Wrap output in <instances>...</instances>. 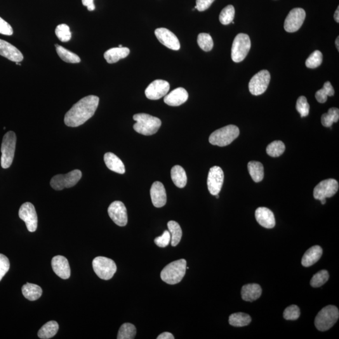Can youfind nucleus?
<instances>
[{
  "mask_svg": "<svg viewBox=\"0 0 339 339\" xmlns=\"http://www.w3.org/2000/svg\"><path fill=\"white\" fill-rule=\"evenodd\" d=\"M99 102L100 98L96 96H88L81 99L66 113L64 117L66 125L77 127L85 123L94 116Z\"/></svg>",
  "mask_w": 339,
  "mask_h": 339,
  "instance_id": "nucleus-1",
  "label": "nucleus"
},
{
  "mask_svg": "<svg viewBox=\"0 0 339 339\" xmlns=\"http://www.w3.org/2000/svg\"><path fill=\"white\" fill-rule=\"evenodd\" d=\"M136 123L133 128L141 135L150 136L154 135L162 125V121L157 117L151 116L145 113H139L133 116Z\"/></svg>",
  "mask_w": 339,
  "mask_h": 339,
  "instance_id": "nucleus-2",
  "label": "nucleus"
},
{
  "mask_svg": "<svg viewBox=\"0 0 339 339\" xmlns=\"http://www.w3.org/2000/svg\"><path fill=\"white\" fill-rule=\"evenodd\" d=\"M187 268V261L183 259L173 261L165 267L161 272V279L169 284H175L182 281Z\"/></svg>",
  "mask_w": 339,
  "mask_h": 339,
  "instance_id": "nucleus-3",
  "label": "nucleus"
},
{
  "mask_svg": "<svg viewBox=\"0 0 339 339\" xmlns=\"http://www.w3.org/2000/svg\"><path fill=\"white\" fill-rule=\"evenodd\" d=\"M239 135L238 127L230 124L213 132L209 141L212 145L226 147L230 145Z\"/></svg>",
  "mask_w": 339,
  "mask_h": 339,
  "instance_id": "nucleus-4",
  "label": "nucleus"
},
{
  "mask_svg": "<svg viewBox=\"0 0 339 339\" xmlns=\"http://www.w3.org/2000/svg\"><path fill=\"white\" fill-rule=\"evenodd\" d=\"M339 312L336 306L328 305L320 311L315 319V326L320 331H328L338 321Z\"/></svg>",
  "mask_w": 339,
  "mask_h": 339,
  "instance_id": "nucleus-5",
  "label": "nucleus"
},
{
  "mask_svg": "<svg viewBox=\"0 0 339 339\" xmlns=\"http://www.w3.org/2000/svg\"><path fill=\"white\" fill-rule=\"evenodd\" d=\"M16 143V136L13 131H8L3 136L1 147L2 168L8 169L12 164L15 156Z\"/></svg>",
  "mask_w": 339,
  "mask_h": 339,
  "instance_id": "nucleus-6",
  "label": "nucleus"
},
{
  "mask_svg": "<svg viewBox=\"0 0 339 339\" xmlns=\"http://www.w3.org/2000/svg\"><path fill=\"white\" fill-rule=\"evenodd\" d=\"M250 38L248 35L239 34L233 41L231 49V58L234 62L239 63L243 60L248 55L251 49Z\"/></svg>",
  "mask_w": 339,
  "mask_h": 339,
  "instance_id": "nucleus-7",
  "label": "nucleus"
},
{
  "mask_svg": "<svg viewBox=\"0 0 339 339\" xmlns=\"http://www.w3.org/2000/svg\"><path fill=\"white\" fill-rule=\"evenodd\" d=\"M93 267L98 277L105 280L112 279L117 270L114 261L103 256H98L94 259Z\"/></svg>",
  "mask_w": 339,
  "mask_h": 339,
  "instance_id": "nucleus-8",
  "label": "nucleus"
},
{
  "mask_svg": "<svg viewBox=\"0 0 339 339\" xmlns=\"http://www.w3.org/2000/svg\"><path fill=\"white\" fill-rule=\"evenodd\" d=\"M82 177L79 170H74L67 174H58L53 176L51 180V186L56 190H62L65 188L74 187Z\"/></svg>",
  "mask_w": 339,
  "mask_h": 339,
  "instance_id": "nucleus-9",
  "label": "nucleus"
},
{
  "mask_svg": "<svg viewBox=\"0 0 339 339\" xmlns=\"http://www.w3.org/2000/svg\"><path fill=\"white\" fill-rule=\"evenodd\" d=\"M271 75L267 70H261L254 75L249 83V89L251 94L259 96L265 93L270 84Z\"/></svg>",
  "mask_w": 339,
  "mask_h": 339,
  "instance_id": "nucleus-10",
  "label": "nucleus"
},
{
  "mask_svg": "<svg viewBox=\"0 0 339 339\" xmlns=\"http://www.w3.org/2000/svg\"><path fill=\"white\" fill-rule=\"evenodd\" d=\"M339 183L333 178L327 179L320 182L315 187L314 197L315 199L320 200L333 197L338 192Z\"/></svg>",
  "mask_w": 339,
  "mask_h": 339,
  "instance_id": "nucleus-11",
  "label": "nucleus"
},
{
  "mask_svg": "<svg viewBox=\"0 0 339 339\" xmlns=\"http://www.w3.org/2000/svg\"><path fill=\"white\" fill-rule=\"evenodd\" d=\"M21 220L24 221L28 231L34 232L37 229L38 218L34 205L25 202L20 207L18 213Z\"/></svg>",
  "mask_w": 339,
  "mask_h": 339,
  "instance_id": "nucleus-12",
  "label": "nucleus"
},
{
  "mask_svg": "<svg viewBox=\"0 0 339 339\" xmlns=\"http://www.w3.org/2000/svg\"><path fill=\"white\" fill-rule=\"evenodd\" d=\"M305 17V11L303 8H296L291 9L284 21V30L289 33L298 31L304 22Z\"/></svg>",
  "mask_w": 339,
  "mask_h": 339,
  "instance_id": "nucleus-13",
  "label": "nucleus"
},
{
  "mask_svg": "<svg viewBox=\"0 0 339 339\" xmlns=\"http://www.w3.org/2000/svg\"><path fill=\"white\" fill-rule=\"evenodd\" d=\"M224 178L225 174L221 167H212L207 177V187L211 195H216L220 194L223 187Z\"/></svg>",
  "mask_w": 339,
  "mask_h": 339,
  "instance_id": "nucleus-14",
  "label": "nucleus"
},
{
  "mask_svg": "<svg viewBox=\"0 0 339 339\" xmlns=\"http://www.w3.org/2000/svg\"><path fill=\"white\" fill-rule=\"evenodd\" d=\"M108 212L111 219L116 225L122 227L128 223L126 208L122 202H113L108 207Z\"/></svg>",
  "mask_w": 339,
  "mask_h": 339,
  "instance_id": "nucleus-15",
  "label": "nucleus"
},
{
  "mask_svg": "<svg viewBox=\"0 0 339 339\" xmlns=\"http://www.w3.org/2000/svg\"><path fill=\"white\" fill-rule=\"evenodd\" d=\"M170 84L164 80L158 79L152 82L145 90V95L151 100H158L169 93Z\"/></svg>",
  "mask_w": 339,
  "mask_h": 339,
  "instance_id": "nucleus-16",
  "label": "nucleus"
},
{
  "mask_svg": "<svg viewBox=\"0 0 339 339\" xmlns=\"http://www.w3.org/2000/svg\"><path fill=\"white\" fill-rule=\"evenodd\" d=\"M155 34L164 46L173 51H178L180 48V42L178 38L173 33L170 31L166 28H157L155 31Z\"/></svg>",
  "mask_w": 339,
  "mask_h": 339,
  "instance_id": "nucleus-17",
  "label": "nucleus"
},
{
  "mask_svg": "<svg viewBox=\"0 0 339 339\" xmlns=\"http://www.w3.org/2000/svg\"><path fill=\"white\" fill-rule=\"evenodd\" d=\"M52 267L58 277L63 280L69 279L70 268L69 261L63 256H56L52 260Z\"/></svg>",
  "mask_w": 339,
  "mask_h": 339,
  "instance_id": "nucleus-18",
  "label": "nucleus"
},
{
  "mask_svg": "<svg viewBox=\"0 0 339 339\" xmlns=\"http://www.w3.org/2000/svg\"><path fill=\"white\" fill-rule=\"evenodd\" d=\"M0 55L15 62H20L23 60V54L17 48L1 39H0Z\"/></svg>",
  "mask_w": 339,
  "mask_h": 339,
  "instance_id": "nucleus-19",
  "label": "nucleus"
},
{
  "mask_svg": "<svg viewBox=\"0 0 339 339\" xmlns=\"http://www.w3.org/2000/svg\"><path fill=\"white\" fill-rule=\"evenodd\" d=\"M151 199L155 207H162L167 203L166 188L161 182H155L153 183L150 190Z\"/></svg>",
  "mask_w": 339,
  "mask_h": 339,
  "instance_id": "nucleus-20",
  "label": "nucleus"
},
{
  "mask_svg": "<svg viewBox=\"0 0 339 339\" xmlns=\"http://www.w3.org/2000/svg\"><path fill=\"white\" fill-rule=\"evenodd\" d=\"M255 218L261 226L267 229L274 227L276 224L274 214L267 207H259L256 209Z\"/></svg>",
  "mask_w": 339,
  "mask_h": 339,
  "instance_id": "nucleus-21",
  "label": "nucleus"
},
{
  "mask_svg": "<svg viewBox=\"0 0 339 339\" xmlns=\"http://www.w3.org/2000/svg\"><path fill=\"white\" fill-rule=\"evenodd\" d=\"M188 94L184 88L174 89L164 98V102L170 107H178L187 101Z\"/></svg>",
  "mask_w": 339,
  "mask_h": 339,
  "instance_id": "nucleus-22",
  "label": "nucleus"
},
{
  "mask_svg": "<svg viewBox=\"0 0 339 339\" xmlns=\"http://www.w3.org/2000/svg\"><path fill=\"white\" fill-rule=\"evenodd\" d=\"M323 251L321 247L314 246L311 247L305 252L301 260V265L305 267H309L314 265L322 257Z\"/></svg>",
  "mask_w": 339,
  "mask_h": 339,
  "instance_id": "nucleus-23",
  "label": "nucleus"
},
{
  "mask_svg": "<svg viewBox=\"0 0 339 339\" xmlns=\"http://www.w3.org/2000/svg\"><path fill=\"white\" fill-rule=\"evenodd\" d=\"M129 53L130 51L127 47H114L106 52L104 54V57L108 63H114L122 58H126Z\"/></svg>",
  "mask_w": 339,
  "mask_h": 339,
  "instance_id": "nucleus-24",
  "label": "nucleus"
},
{
  "mask_svg": "<svg viewBox=\"0 0 339 339\" xmlns=\"http://www.w3.org/2000/svg\"><path fill=\"white\" fill-rule=\"evenodd\" d=\"M104 160H105L106 166L110 170L119 174L125 173V167H124V164L116 155L111 152L107 153L104 156Z\"/></svg>",
  "mask_w": 339,
  "mask_h": 339,
  "instance_id": "nucleus-25",
  "label": "nucleus"
},
{
  "mask_svg": "<svg viewBox=\"0 0 339 339\" xmlns=\"http://www.w3.org/2000/svg\"><path fill=\"white\" fill-rule=\"evenodd\" d=\"M262 289L258 284H245L241 289L242 298L246 301H254L260 297Z\"/></svg>",
  "mask_w": 339,
  "mask_h": 339,
  "instance_id": "nucleus-26",
  "label": "nucleus"
},
{
  "mask_svg": "<svg viewBox=\"0 0 339 339\" xmlns=\"http://www.w3.org/2000/svg\"><path fill=\"white\" fill-rule=\"evenodd\" d=\"M171 178L174 184L178 188L185 187L187 184V177L185 170L180 166H174L171 169Z\"/></svg>",
  "mask_w": 339,
  "mask_h": 339,
  "instance_id": "nucleus-27",
  "label": "nucleus"
},
{
  "mask_svg": "<svg viewBox=\"0 0 339 339\" xmlns=\"http://www.w3.org/2000/svg\"><path fill=\"white\" fill-rule=\"evenodd\" d=\"M23 296L28 300L35 301L41 298L42 295V289L37 284L27 282L22 286Z\"/></svg>",
  "mask_w": 339,
  "mask_h": 339,
  "instance_id": "nucleus-28",
  "label": "nucleus"
},
{
  "mask_svg": "<svg viewBox=\"0 0 339 339\" xmlns=\"http://www.w3.org/2000/svg\"><path fill=\"white\" fill-rule=\"evenodd\" d=\"M58 324L57 322L52 320L44 325L39 330L38 336L40 339H49L53 338L56 335L58 331Z\"/></svg>",
  "mask_w": 339,
  "mask_h": 339,
  "instance_id": "nucleus-29",
  "label": "nucleus"
},
{
  "mask_svg": "<svg viewBox=\"0 0 339 339\" xmlns=\"http://www.w3.org/2000/svg\"><path fill=\"white\" fill-rule=\"evenodd\" d=\"M248 169L251 178L255 182H260L264 178V167L259 162L251 161L248 164Z\"/></svg>",
  "mask_w": 339,
  "mask_h": 339,
  "instance_id": "nucleus-30",
  "label": "nucleus"
},
{
  "mask_svg": "<svg viewBox=\"0 0 339 339\" xmlns=\"http://www.w3.org/2000/svg\"><path fill=\"white\" fill-rule=\"evenodd\" d=\"M56 51L61 59L64 62L70 63H77L81 62V58L76 54L72 53L59 45L56 44Z\"/></svg>",
  "mask_w": 339,
  "mask_h": 339,
  "instance_id": "nucleus-31",
  "label": "nucleus"
},
{
  "mask_svg": "<svg viewBox=\"0 0 339 339\" xmlns=\"http://www.w3.org/2000/svg\"><path fill=\"white\" fill-rule=\"evenodd\" d=\"M251 318L244 313H235L230 315L229 322L230 326L241 327L248 326L251 323Z\"/></svg>",
  "mask_w": 339,
  "mask_h": 339,
  "instance_id": "nucleus-32",
  "label": "nucleus"
},
{
  "mask_svg": "<svg viewBox=\"0 0 339 339\" xmlns=\"http://www.w3.org/2000/svg\"><path fill=\"white\" fill-rule=\"evenodd\" d=\"M168 228L171 235V244L172 246H177L182 236V230L180 225L175 221H170L168 223Z\"/></svg>",
  "mask_w": 339,
  "mask_h": 339,
  "instance_id": "nucleus-33",
  "label": "nucleus"
},
{
  "mask_svg": "<svg viewBox=\"0 0 339 339\" xmlns=\"http://www.w3.org/2000/svg\"><path fill=\"white\" fill-rule=\"evenodd\" d=\"M339 119V110L338 108H330L328 113H324L321 117L322 125L325 127H331L334 122H338Z\"/></svg>",
  "mask_w": 339,
  "mask_h": 339,
  "instance_id": "nucleus-34",
  "label": "nucleus"
},
{
  "mask_svg": "<svg viewBox=\"0 0 339 339\" xmlns=\"http://www.w3.org/2000/svg\"><path fill=\"white\" fill-rule=\"evenodd\" d=\"M335 93L333 86L331 82L327 81L325 82L323 88L317 91L315 94V98L320 103H326L328 96H333Z\"/></svg>",
  "mask_w": 339,
  "mask_h": 339,
  "instance_id": "nucleus-35",
  "label": "nucleus"
},
{
  "mask_svg": "<svg viewBox=\"0 0 339 339\" xmlns=\"http://www.w3.org/2000/svg\"><path fill=\"white\" fill-rule=\"evenodd\" d=\"M136 334V327L134 325L125 323L122 324L117 334V339H135Z\"/></svg>",
  "mask_w": 339,
  "mask_h": 339,
  "instance_id": "nucleus-36",
  "label": "nucleus"
},
{
  "mask_svg": "<svg viewBox=\"0 0 339 339\" xmlns=\"http://www.w3.org/2000/svg\"><path fill=\"white\" fill-rule=\"evenodd\" d=\"M285 150V145L282 141H274L271 143L267 148V153L272 157H279L283 154Z\"/></svg>",
  "mask_w": 339,
  "mask_h": 339,
  "instance_id": "nucleus-37",
  "label": "nucleus"
},
{
  "mask_svg": "<svg viewBox=\"0 0 339 339\" xmlns=\"http://www.w3.org/2000/svg\"><path fill=\"white\" fill-rule=\"evenodd\" d=\"M197 43L200 48L205 52L211 51L214 46L213 39L210 35L206 33H201L198 35Z\"/></svg>",
  "mask_w": 339,
  "mask_h": 339,
  "instance_id": "nucleus-38",
  "label": "nucleus"
},
{
  "mask_svg": "<svg viewBox=\"0 0 339 339\" xmlns=\"http://www.w3.org/2000/svg\"><path fill=\"white\" fill-rule=\"evenodd\" d=\"M329 274L327 270H321L314 275L312 279L310 280L311 286L314 288H319V287L324 285L328 281Z\"/></svg>",
  "mask_w": 339,
  "mask_h": 339,
  "instance_id": "nucleus-39",
  "label": "nucleus"
},
{
  "mask_svg": "<svg viewBox=\"0 0 339 339\" xmlns=\"http://www.w3.org/2000/svg\"><path fill=\"white\" fill-rule=\"evenodd\" d=\"M235 15L234 7L228 5L221 11L220 15V21L223 25H229L233 22Z\"/></svg>",
  "mask_w": 339,
  "mask_h": 339,
  "instance_id": "nucleus-40",
  "label": "nucleus"
},
{
  "mask_svg": "<svg viewBox=\"0 0 339 339\" xmlns=\"http://www.w3.org/2000/svg\"><path fill=\"white\" fill-rule=\"evenodd\" d=\"M322 60H323V56L321 52L315 51L308 56L306 60L305 65L310 69H315L322 64Z\"/></svg>",
  "mask_w": 339,
  "mask_h": 339,
  "instance_id": "nucleus-41",
  "label": "nucleus"
},
{
  "mask_svg": "<svg viewBox=\"0 0 339 339\" xmlns=\"http://www.w3.org/2000/svg\"><path fill=\"white\" fill-rule=\"evenodd\" d=\"M56 35L61 42H69L71 39L72 34L70 31L69 26L66 24H60L56 27Z\"/></svg>",
  "mask_w": 339,
  "mask_h": 339,
  "instance_id": "nucleus-42",
  "label": "nucleus"
},
{
  "mask_svg": "<svg viewBox=\"0 0 339 339\" xmlns=\"http://www.w3.org/2000/svg\"><path fill=\"white\" fill-rule=\"evenodd\" d=\"M296 109L301 117L307 116L309 114L310 105L305 96H300L296 101Z\"/></svg>",
  "mask_w": 339,
  "mask_h": 339,
  "instance_id": "nucleus-43",
  "label": "nucleus"
},
{
  "mask_svg": "<svg viewBox=\"0 0 339 339\" xmlns=\"http://www.w3.org/2000/svg\"><path fill=\"white\" fill-rule=\"evenodd\" d=\"M300 316V310L296 305H291L284 311L283 317L287 320H297Z\"/></svg>",
  "mask_w": 339,
  "mask_h": 339,
  "instance_id": "nucleus-44",
  "label": "nucleus"
},
{
  "mask_svg": "<svg viewBox=\"0 0 339 339\" xmlns=\"http://www.w3.org/2000/svg\"><path fill=\"white\" fill-rule=\"evenodd\" d=\"M171 241V235L169 230H165L161 236L157 237L154 240L155 243L160 248H166Z\"/></svg>",
  "mask_w": 339,
  "mask_h": 339,
  "instance_id": "nucleus-45",
  "label": "nucleus"
},
{
  "mask_svg": "<svg viewBox=\"0 0 339 339\" xmlns=\"http://www.w3.org/2000/svg\"><path fill=\"white\" fill-rule=\"evenodd\" d=\"M10 264L8 258L4 254H0V282L6 273L8 272Z\"/></svg>",
  "mask_w": 339,
  "mask_h": 339,
  "instance_id": "nucleus-46",
  "label": "nucleus"
},
{
  "mask_svg": "<svg viewBox=\"0 0 339 339\" xmlns=\"http://www.w3.org/2000/svg\"><path fill=\"white\" fill-rule=\"evenodd\" d=\"M0 34L9 35V36L13 34V30L11 26L1 17H0Z\"/></svg>",
  "mask_w": 339,
  "mask_h": 339,
  "instance_id": "nucleus-47",
  "label": "nucleus"
},
{
  "mask_svg": "<svg viewBox=\"0 0 339 339\" xmlns=\"http://www.w3.org/2000/svg\"><path fill=\"white\" fill-rule=\"evenodd\" d=\"M215 0H196V6L195 9L198 11H204L208 9L211 6Z\"/></svg>",
  "mask_w": 339,
  "mask_h": 339,
  "instance_id": "nucleus-48",
  "label": "nucleus"
},
{
  "mask_svg": "<svg viewBox=\"0 0 339 339\" xmlns=\"http://www.w3.org/2000/svg\"><path fill=\"white\" fill-rule=\"evenodd\" d=\"M82 4L88 8L89 11H94L95 9V5L94 4V0H82Z\"/></svg>",
  "mask_w": 339,
  "mask_h": 339,
  "instance_id": "nucleus-49",
  "label": "nucleus"
},
{
  "mask_svg": "<svg viewBox=\"0 0 339 339\" xmlns=\"http://www.w3.org/2000/svg\"><path fill=\"white\" fill-rule=\"evenodd\" d=\"M174 336L173 334L170 333H164L160 334L159 337H158L157 339H174Z\"/></svg>",
  "mask_w": 339,
  "mask_h": 339,
  "instance_id": "nucleus-50",
  "label": "nucleus"
},
{
  "mask_svg": "<svg viewBox=\"0 0 339 339\" xmlns=\"http://www.w3.org/2000/svg\"><path fill=\"white\" fill-rule=\"evenodd\" d=\"M339 7L337 8L335 14H334V19H335L336 22H339Z\"/></svg>",
  "mask_w": 339,
  "mask_h": 339,
  "instance_id": "nucleus-51",
  "label": "nucleus"
},
{
  "mask_svg": "<svg viewBox=\"0 0 339 339\" xmlns=\"http://www.w3.org/2000/svg\"><path fill=\"white\" fill-rule=\"evenodd\" d=\"M339 37H338V38H337L336 41V46L337 49H338V51H339Z\"/></svg>",
  "mask_w": 339,
  "mask_h": 339,
  "instance_id": "nucleus-52",
  "label": "nucleus"
},
{
  "mask_svg": "<svg viewBox=\"0 0 339 339\" xmlns=\"http://www.w3.org/2000/svg\"><path fill=\"white\" fill-rule=\"evenodd\" d=\"M320 201L321 202L322 204L324 205L326 203V199H322L320 200Z\"/></svg>",
  "mask_w": 339,
  "mask_h": 339,
  "instance_id": "nucleus-53",
  "label": "nucleus"
},
{
  "mask_svg": "<svg viewBox=\"0 0 339 339\" xmlns=\"http://www.w3.org/2000/svg\"><path fill=\"white\" fill-rule=\"evenodd\" d=\"M215 196L216 197L217 199H219V197H220V196H219V194L215 195Z\"/></svg>",
  "mask_w": 339,
  "mask_h": 339,
  "instance_id": "nucleus-54",
  "label": "nucleus"
},
{
  "mask_svg": "<svg viewBox=\"0 0 339 339\" xmlns=\"http://www.w3.org/2000/svg\"><path fill=\"white\" fill-rule=\"evenodd\" d=\"M119 47H122V46H121V45H119Z\"/></svg>",
  "mask_w": 339,
  "mask_h": 339,
  "instance_id": "nucleus-55",
  "label": "nucleus"
}]
</instances>
